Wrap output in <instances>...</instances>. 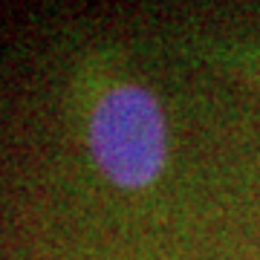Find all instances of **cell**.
Instances as JSON below:
<instances>
[{
  "label": "cell",
  "mask_w": 260,
  "mask_h": 260,
  "mask_svg": "<svg viewBox=\"0 0 260 260\" xmlns=\"http://www.w3.org/2000/svg\"><path fill=\"white\" fill-rule=\"evenodd\" d=\"M90 148L102 171L124 188H139L165 165V116L150 90L113 87L90 116Z\"/></svg>",
  "instance_id": "cell-1"
}]
</instances>
